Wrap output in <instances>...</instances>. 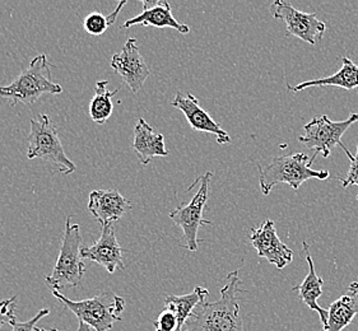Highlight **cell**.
Listing matches in <instances>:
<instances>
[{
	"mask_svg": "<svg viewBox=\"0 0 358 331\" xmlns=\"http://www.w3.org/2000/svg\"><path fill=\"white\" fill-rule=\"evenodd\" d=\"M133 149L136 151L141 163L150 165L155 157H167L169 151L166 149L165 137L152 129L151 125L144 119H139L134 128Z\"/></svg>",
	"mask_w": 358,
	"mask_h": 331,
	"instance_id": "16",
	"label": "cell"
},
{
	"mask_svg": "<svg viewBox=\"0 0 358 331\" xmlns=\"http://www.w3.org/2000/svg\"><path fill=\"white\" fill-rule=\"evenodd\" d=\"M117 92L119 89L108 91V80H99L96 83V94L90 102V116L94 123L102 125L113 115V97L116 96Z\"/></svg>",
	"mask_w": 358,
	"mask_h": 331,
	"instance_id": "21",
	"label": "cell"
},
{
	"mask_svg": "<svg viewBox=\"0 0 358 331\" xmlns=\"http://www.w3.org/2000/svg\"><path fill=\"white\" fill-rule=\"evenodd\" d=\"M35 331H59L57 329H40V328H35ZM77 331H91V328L85 323H80L79 321L78 330Z\"/></svg>",
	"mask_w": 358,
	"mask_h": 331,
	"instance_id": "27",
	"label": "cell"
},
{
	"mask_svg": "<svg viewBox=\"0 0 358 331\" xmlns=\"http://www.w3.org/2000/svg\"><path fill=\"white\" fill-rule=\"evenodd\" d=\"M49 314H50L49 309H43V310L37 312L36 316L32 317L31 320L26 321V323H20V321L15 320L10 325L12 326V331H35L37 323L43 317L49 316Z\"/></svg>",
	"mask_w": 358,
	"mask_h": 331,
	"instance_id": "25",
	"label": "cell"
},
{
	"mask_svg": "<svg viewBox=\"0 0 358 331\" xmlns=\"http://www.w3.org/2000/svg\"><path fill=\"white\" fill-rule=\"evenodd\" d=\"M110 65L129 86L133 94H138L143 88L145 80L151 74L148 65L141 55L139 47L136 46V38H128L122 51L113 55Z\"/></svg>",
	"mask_w": 358,
	"mask_h": 331,
	"instance_id": "10",
	"label": "cell"
},
{
	"mask_svg": "<svg viewBox=\"0 0 358 331\" xmlns=\"http://www.w3.org/2000/svg\"><path fill=\"white\" fill-rule=\"evenodd\" d=\"M213 173L206 172L198 179L201 182L199 190L194 195L193 199L187 204H180L178 208L172 210L169 214L175 224H178L184 232L185 238V247L189 251H198L199 249V240H198V230L201 226L212 224L210 221L203 218L204 208L208 202V191L209 184L212 181Z\"/></svg>",
	"mask_w": 358,
	"mask_h": 331,
	"instance_id": "8",
	"label": "cell"
},
{
	"mask_svg": "<svg viewBox=\"0 0 358 331\" xmlns=\"http://www.w3.org/2000/svg\"><path fill=\"white\" fill-rule=\"evenodd\" d=\"M143 12L122 23V29H130L136 24L151 26L156 29H173L182 35L190 32V27L182 24L172 15L171 7L165 0H143Z\"/></svg>",
	"mask_w": 358,
	"mask_h": 331,
	"instance_id": "15",
	"label": "cell"
},
{
	"mask_svg": "<svg viewBox=\"0 0 358 331\" xmlns=\"http://www.w3.org/2000/svg\"><path fill=\"white\" fill-rule=\"evenodd\" d=\"M122 246L119 245L115 235L114 224L102 227L101 236L94 245L82 247V258L97 263L108 273L114 274L116 269H125L122 260Z\"/></svg>",
	"mask_w": 358,
	"mask_h": 331,
	"instance_id": "14",
	"label": "cell"
},
{
	"mask_svg": "<svg viewBox=\"0 0 358 331\" xmlns=\"http://www.w3.org/2000/svg\"><path fill=\"white\" fill-rule=\"evenodd\" d=\"M131 209V202L117 190H94L90 194L88 210L101 227L119 222Z\"/></svg>",
	"mask_w": 358,
	"mask_h": 331,
	"instance_id": "13",
	"label": "cell"
},
{
	"mask_svg": "<svg viewBox=\"0 0 358 331\" xmlns=\"http://www.w3.org/2000/svg\"><path fill=\"white\" fill-rule=\"evenodd\" d=\"M153 324L156 331H178V318L170 310L162 311Z\"/></svg>",
	"mask_w": 358,
	"mask_h": 331,
	"instance_id": "23",
	"label": "cell"
},
{
	"mask_svg": "<svg viewBox=\"0 0 358 331\" xmlns=\"http://www.w3.org/2000/svg\"><path fill=\"white\" fill-rule=\"evenodd\" d=\"M338 180L341 181V184H342L343 187L355 186V185L358 186V145L357 152H356L355 157L351 161V167H350V171L347 173V177H344V179L338 177Z\"/></svg>",
	"mask_w": 358,
	"mask_h": 331,
	"instance_id": "26",
	"label": "cell"
},
{
	"mask_svg": "<svg viewBox=\"0 0 358 331\" xmlns=\"http://www.w3.org/2000/svg\"><path fill=\"white\" fill-rule=\"evenodd\" d=\"M315 154L310 159L305 153L286 154L273 159L264 166H258L259 184L262 194L269 195L273 187L280 184H287L294 190H299L303 182L308 180H327L329 179L328 170L316 171L311 168Z\"/></svg>",
	"mask_w": 358,
	"mask_h": 331,
	"instance_id": "2",
	"label": "cell"
},
{
	"mask_svg": "<svg viewBox=\"0 0 358 331\" xmlns=\"http://www.w3.org/2000/svg\"><path fill=\"white\" fill-rule=\"evenodd\" d=\"M357 122V112H353L343 122H331L327 115L314 117L303 126L305 134L299 137V142L310 151L314 152L315 156L320 154L324 159H328L334 148L341 147L347 157L352 161L355 156L342 143V137Z\"/></svg>",
	"mask_w": 358,
	"mask_h": 331,
	"instance_id": "7",
	"label": "cell"
},
{
	"mask_svg": "<svg viewBox=\"0 0 358 331\" xmlns=\"http://www.w3.org/2000/svg\"><path fill=\"white\" fill-rule=\"evenodd\" d=\"M82 242L79 224H72V216L65 221L63 242L54 270L46 277V284L51 290H62L66 287H78L86 273L82 261Z\"/></svg>",
	"mask_w": 358,
	"mask_h": 331,
	"instance_id": "4",
	"label": "cell"
},
{
	"mask_svg": "<svg viewBox=\"0 0 358 331\" xmlns=\"http://www.w3.org/2000/svg\"><path fill=\"white\" fill-rule=\"evenodd\" d=\"M51 65L45 54L32 59L29 68L8 86H0V98L9 101L10 106L18 103L31 106L43 94H60L63 87L52 82Z\"/></svg>",
	"mask_w": 358,
	"mask_h": 331,
	"instance_id": "3",
	"label": "cell"
},
{
	"mask_svg": "<svg viewBox=\"0 0 358 331\" xmlns=\"http://www.w3.org/2000/svg\"><path fill=\"white\" fill-rule=\"evenodd\" d=\"M273 18L286 23V36L297 37L310 45L322 41L327 24L316 13L301 12L286 0H275L271 6Z\"/></svg>",
	"mask_w": 358,
	"mask_h": 331,
	"instance_id": "9",
	"label": "cell"
},
{
	"mask_svg": "<svg viewBox=\"0 0 358 331\" xmlns=\"http://www.w3.org/2000/svg\"><path fill=\"white\" fill-rule=\"evenodd\" d=\"M171 106L179 108L185 115L187 123L194 131L213 134L218 145H229L232 142L229 133L223 130L222 126L201 108L198 98L193 94H184L181 91H178L175 98L172 100Z\"/></svg>",
	"mask_w": 358,
	"mask_h": 331,
	"instance_id": "12",
	"label": "cell"
},
{
	"mask_svg": "<svg viewBox=\"0 0 358 331\" xmlns=\"http://www.w3.org/2000/svg\"><path fill=\"white\" fill-rule=\"evenodd\" d=\"M358 314V281H352L343 295L330 304L322 331H343Z\"/></svg>",
	"mask_w": 358,
	"mask_h": 331,
	"instance_id": "17",
	"label": "cell"
},
{
	"mask_svg": "<svg viewBox=\"0 0 358 331\" xmlns=\"http://www.w3.org/2000/svg\"><path fill=\"white\" fill-rule=\"evenodd\" d=\"M57 301L63 303L65 310L72 311L80 323L96 331H108L115 323L122 321L125 301L114 292H102L82 301H72L59 290H51Z\"/></svg>",
	"mask_w": 358,
	"mask_h": 331,
	"instance_id": "5",
	"label": "cell"
},
{
	"mask_svg": "<svg viewBox=\"0 0 358 331\" xmlns=\"http://www.w3.org/2000/svg\"><path fill=\"white\" fill-rule=\"evenodd\" d=\"M27 159H41L49 161L57 167V172L71 175L77 171V166L65 154L63 145L59 139L57 126L50 116L40 114L36 120H31Z\"/></svg>",
	"mask_w": 358,
	"mask_h": 331,
	"instance_id": "6",
	"label": "cell"
},
{
	"mask_svg": "<svg viewBox=\"0 0 358 331\" xmlns=\"http://www.w3.org/2000/svg\"><path fill=\"white\" fill-rule=\"evenodd\" d=\"M209 295L207 288L195 287L192 293L184 295H167L165 298L166 310H170L178 318V331H182L187 320L192 317L195 309L207 301Z\"/></svg>",
	"mask_w": 358,
	"mask_h": 331,
	"instance_id": "20",
	"label": "cell"
},
{
	"mask_svg": "<svg viewBox=\"0 0 358 331\" xmlns=\"http://www.w3.org/2000/svg\"><path fill=\"white\" fill-rule=\"evenodd\" d=\"M250 241L259 258H264L278 269H285L294 259V251L282 242L277 235L275 224L271 219L251 230Z\"/></svg>",
	"mask_w": 358,
	"mask_h": 331,
	"instance_id": "11",
	"label": "cell"
},
{
	"mask_svg": "<svg viewBox=\"0 0 358 331\" xmlns=\"http://www.w3.org/2000/svg\"><path fill=\"white\" fill-rule=\"evenodd\" d=\"M302 249H303L305 258L308 261V273L301 284L294 287L292 290H299L300 300L308 306L310 310L316 311L320 315L322 326H325L328 323V311L317 304V298L322 295L324 281L316 273L315 265H314V261H313L311 253H310V246L308 245L306 241L302 242Z\"/></svg>",
	"mask_w": 358,
	"mask_h": 331,
	"instance_id": "18",
	"label": "cell"
},
{
	"mask_svg": "<svg viewBox=\"0 0 358 331\" xmlns=\"http://www.w3.org/2000/svg\"><path fill=\"white\" fill-rule=\"evenodd\" d=\"M341 87L347 91L358 89V65L355 64L351 59L342 58V68L336 74L322 78V80H306L297 86H288V89L294 94L308 89L310 87Z\"/></svg>",
	"mask_w": 358,
	"mask_h": 331,
	"instance_id": "19",
	"label": "cell"
},
{
	"mask_svg": "<svg viewBox=\"0 0 358 331\" xmlns=\"http://www.w3.org/2000/svg\"><path fill=\"white\" fill-rule=\"evenodd\" d=\"M15 300L17 297L13 295L10 300H6L0 302V329L4 324H10L15 321Z\"/></svg>",
	"mask_w": 358,
	"mask_h": 331,
	"instance_id": "24",
	"label": "cell"
},
{
	"mask_svg": "<svg viewBox=\"0 0 358 331\" xmlns=\"http://www.w3.org/2000/svg\"><path fill=\"white\" fill-rule=\"evenodd\" d=\"M125 6H127V1H120L111 15H105L100 12H94V13L87 15L83 21V27L86 29L87 34L92 35V36L103 35L106 32V29L116 22L117 15H120L122 8Z\"/></svg>",
	"mask_w": 358,
	"mask_h": 331,
	"instance_id": "22",
	"label": "cell"
},
{
	"mask_svg": "<svg viewBox=\"0 0 358 331\" xmlns=\"http://www.w3.org/2000/svg\"><path fill=\"white\" fill-rule=\"evenodd\" d=\"M241 281L238 270L226 277V284L221 289V298L215 302H203L187 321L182 331H244L240 316L238 295L244 293L240 288Z\"/></svg>",
	"mask_w": 358,
	"mask_h": 331,
	"instance_id": "1",
	"label": "cell"
}]
</instances>
